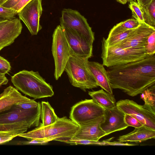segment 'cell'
<instances>
[{
    "mask_svg": "<svg viewBox=\"0 0 155 155\" xmlns=\"http://www.w3.org/2000/svg\"><path fill=\"white\" fill-rule=\"evenodd\" d=\"M107 73L113 88L134 97L155 83V55L139 60L108 68Z\"/></svg>",
    "mask_w": 155,
    "mask_h": 155,
    "instance_id": "6da1fadb",
    "label": "cell"
},
{
    "mask_svg": "<svg viewBox=\"0 0 155 155\" xmlns=\"http://www.w3.org/2000/svg\"><path fill=\"white\" fill-rule=\"evenodd\" d=\"M11 81L17 89L35 99L51 97L54 94L52 86L38 71L23 70L12 76Z\"/></svg>",
    "mask_w": 155,
    "mask_h": 155,
    "instance_id": "7a4b0ae2",
    "label": "cell"
},
{
    "mask_svg": "<svg viewBox=\"0 0 155 155\" xmlns=\"http://www.w3.org/2000/svg\"><path fill=\"white\" fill-rule=\"evenodd\" d=\"M10 111L0 114V131L22 130L38 127L41 115V104L31 109H21L14 106Z\"/></svg>",
    "mask_w": 155,
    "mask_h": 155,
    "instance_id": "3957f363",
    "label": "cell"
},
{
    "mask_svg": "<svg viewBox=\"0 0 155 155\" xmlns=\"http://www.w3.org/2000/svg\"><path fill=\"white\" fill-rule=\"evenodd\" d=\"M80 128V127L66 117L58 118L54 123L42 126L40 125L27 133L18 136L27 139L46 140L48 142L60 139L73 137Z\"/></svg>",
    "mask_w": 155,
    "mask_h": 155,
    "instance_id": "277c9868",
    "label": "cell"
},
{
    "mask_svg": "<svg viewBox=\"0 0 155 155\" xmlns=\"http://www.w3.org/2000/svg\"><path fill=\"white\" fill-rule=\"evenodd\" d=\"M89 58L72 54L64 69L71 84L85 91L98 86L88 66Z\"/></svg>",
    "mask_w": 155,
    "mask_h": 155,
    "instance_id": "5b68a950",
    "label": "cell"
},
{
    "mask_svg": "<svg viewBox=\"0 0 155 155\" xmlns=\"http://www.w3.org/2000/svg\"><path fill=\"white\" fill-rule=\"evenodd\" d=\"M101 43L102 64L107 68L137 61L149 56L145 46L127 48L116 45L108 46L103 38Z\"/></svg>",
    "mask_w": 155,
    "mask_h": 155,
    "instance_id": "8992f818",
    "label": "cell"
},
{
    "mask_svg": "<svg viewBox=\"0 0 155 155\" xmlns=\"http://www.w3.org/2000/svg\"><path fill=\"white\" fill-rule=\"evenodd\" d=\"M51 51L55 66L54 76L57 80L64 71L66 65L72 54L60 25L57 26L53 32Z\"/></svg>",
    "mask_w": 155,
    "mask_h": 155,
    "instance_id": "52a82bcc",
    "label": "cell"
},
{
    "mask_svg": "<svg viewBox=\"0 0 155 155\" xmlns=\"http://www.w3.org/2000/svg\"><path fill=\"white\" fill-rule=\"evenodd\" d=\"M104 109L92 99H85L73 106L70 114V119L79 127L104 115Z\"/></svg>",
    "mask_w": 155,
    "mask_h": 155,
    "instance_id": "ba28073f",
    "label": "cell"
},
{
    "mask_svg": "<svg viewBox=\"0 0 155 155\" xmlns=\"http://www.w3.org/2000/svg\"><path fill=\"white\" fill-rule=\"evenodd\" d=\"M60 24L70 27L83 35L93 44L94 33L87 19L78 11L70 8H64L60 18Z\"/></svg>",
    "mask_w": 155,
    "mask_h": 155,
    "instance_id": "9c48e42d",
    "label": "cell"
},
{
    "mask_svg": "<svg viewBox=\"0 0 155 155\" xmlns=\"http://www.w3.org/2000/svg\"><path fill=\"white\" fill-rule=\"evenodd\" d=\"M116 106L125 114H129L140 121L143 126L155 130V114L143 105L129 99L121 100Z\"/></svg>",
    "mask_w": 155,
    "mask_h": 155,
    "instance_id": "30bf717a",
    "label": "cell"
},
{
    "mask_svg": "<svg viewBox=\"0 0 155 155\" xmlns=\"http://www.w3.org/2000/svg\"><path fill=\"white\" fill-rule=\"evenodd\" d=\"M42 0H31L18 13L32 35H37L42 28L40 22L43 11Z\"/></svg>",
    "mask_w": 155,
    "mask_h": 155,
    "instance_id": "8fae6325",
    "label": "cell"
},
{
    "mask_svg": "<svg viewBox=\"0 0 155 155\" xmlns=\"http://www.w3.org/2000/svg\"><path fill=\"white\" fill-rule=\"evenodd\" d=\"M64 32L72 54L91 58L93 55V44L83 35L75 30L60 25Z\"/></svg>",
    "mask_w": 155,
    "mask_h": 155,
    "instance_id": "7c38bea8",
    "label": "cell"
},
{
    "mask_svg": "<svg viewBox=\"0 0 155 155\" xmlns=\"http://www.w3.org/2000/svg\"><path fill=\"white\" fill-rule=\"evenodd\" d=\"M124 116L125 114L116 106L113 108L104 110V120L100 127L106 135L124 130L128 127L124 121Z\"/></svg>",
    "mask_w": 155,
    "mask_h": 155,
    "instance_id": "4fadbf2b",
    "label": "cell"
},
{
    "mask_svg": "<svg viewBox=\"0 0 155 155\" xmlns=\"http://www.w3.org/2000/svg\"><path fill=\"white\" fill-rule=\"evenodd\" d=\"M22 28L20 20L17 18L2 21L0 24V51L13 43Z\"/></svg>",
    "mask_w": 155,
    "mask_h": 155,
    "instance_id": "5bb4252c",
    "label": "cell"
},
{
    "mask_svg": "<svg viewBox=\"0 0 155 155\" xmlns=\"http://www.w3.org/2000/svg\"><path fill=\"white\" fill-rule=\"evenodd\" d=\"M155 31V28L140 24L126 39L114 45L124 48L145 46L148 37Z\"/></svg>",
    "mask_w": 155,
    "mask_h": 155,
    "instance_id": "9a60e30c",
    "label": "cell"
},
{
    "mask_svg": "<svg viewBox=\"0 0 155 155\" xmlns=\"http://www.w3.org/2000/svg\"><path fill=\"white\" fill-rule=\"evenodd\" d=\"M104 120L103 115L80 127L79 130L72 138L98 141L101 138L106 136L100 127L101 124Z\"/></svg>",
    "mask_w": 155,
    "mask_h": 155,
    "instance_id": "2e32d148",
    "label": "cell"
},
{
    "mask_svg": "<svg viewBox=\"0 0 155 155\" xmlns=\"http://www.w3.org/2000/svg\"><path fill=\"white\" fill-rule=\"evenodd\" d=\"M30 99L22 95L16 88L9 86L0 94V113L10 110L17 104Z\"/></svg>",
    "mask_w": 155,
    "mask_h": 155,
    "instance_id": "e0dca14e",
    "label": "cell"
},
{
    "mask_svg": "<svg viewBox=\"0 0 155 155\" xmlns=\"http://www.w3.org/2000/svg\"><path fill=\"white\" fill-rule=\"evenodd\" d=\"M87 64L98 86L107 92L113 94V88L104 66L97 62L89 61H87Z\"/></svg>",
    "mask_w": 155,
    "mask_h": 155,
    "instance_id": "ac0fdd59",
    "label": "cell"
},
{
    "mask_svg": "<svg viewBox=\"0 0 155 155\" xmlns=\"http://www.w3.org/2000/svg\"><path fill=\"white\" fill-rule=\"evenodd\" d=\"M155 130L143 126L135 128L132 132L119 137V142H140L149 139L155 138Z\"/></svg>",
    "mask_w": 155,
    "mask_h": 155,
    "instance_id": "d6986e66",
    "label": "cell"
},
{
    "mask_svg": "<svg viewBox=\"0 0 155 155\" xmlns=\"http://www.w3.org/2000/svg\"><path fill=\"white\" fill-rule=\"evenodd\" d=\"M88 94L97 104L104 110L111 109L116 106L114 95L105 92L103 89L88 91Z\"/></svg>",
    "mask_w": 155,
    "mask_h": 155,
    "instance_id": "ffe728a7",
    "label": "cell"
},
{
    "mask_svg": "<svg viewBox=\"0 0 155 155\" xmlns=\"http://www.w3.org/2000/svg\"><path fill=\"white\" fill-rule=\"evenodd\" d=\"M135 29L120 30L114 26L110 31L107 38H103L105 43L108 46H113L126 39Z\"/></svg>",
    "mask_w": 155,
    "mask_h": 155,
    "instance_id": "44dd1931",
    "label": "cell"
},
{
    "mask_svg": "<svg viewBox=\"0 0 155 155\" xmlns=\"http://www.w3.org/2000/svg\"><path fill=\"white\" fill-rule=\"evenodd\" d=\"M41 104L40 117L42 121L41 125L46 126L55 123L58 117L49 102L43 101Z\"/></svg>",
    "mask_w": 155,
    "mask_h": 155,
    "instance_id": "7402d4cb",
    "label": "cell"
},
{
    "mask_svg": "<svg viewBox=\"0 0 155 155\" xmlns=\"http://www.w3.org/2000/svg\"><path fill=\"white\" fill-rule=\"evenodd\" d=\"M139 6L145 23L155 28V0H152L147 5Z\"/></svg>",
    "mask_w": 155,
    "mask_h": 155,
    "instance_id": "603a6c76",
    "label": "cell"
},
{
    "mask_svg": "<svg viewBox=\"0 0 155 155\" xmlns=\"http://www.w3.org/2000/svg\"><path fill=\"white\" fill-rule=\"evenodd\" d=\"M155 84L145 90L141 93V98L144 101L143 106L155 114Z\"/></svg>",
    "mask_w": 155,
    "mask_h": 155,
    "instance_id": "cb8c5ba5",
    "label": "cell"
},
{
    "mask_svg": "<svg viewBox=\"0 0 155 155\" xmlns=\"http://www.w3.org/2000/svg\"><path fill=\"white\" fill-rule=\"evenodd\" d=\"M57 140L64 142L66 143L73 144H95L100 145H105V140L102 142L92 141L87 140L72 138H63Z\"/></svg>",
    "mask_w": 155,
    "mask_h": 155,
    "instance_id": "d4e9b609",
    "label": "cell"
},
{
    "mask_svg": "<svg viewBox=\"0 0 155 155\" xmlns=\"http://www.w3.org/2000/svg\"><path fill=\"white\" fill-rule=\"evenodd\" d=\"M129 8L131 11L132 17L137 20L140 24L145 23L140 6L137 1L130 2Z\"/></svg>",
    "mask_w": 155,
    "mask_h": 155,
    "instance_id": "484cf974",
    "label": "cell"
},
{
    "mask_svg": "<svg viewBox=\"0 0 155 155\" xmlns=\"http://www.w3.org/2000/svg\"><path fill=\"white\" fill-rule=\"evenodd\" d=\"M25 132L22 130L14 131H0V144L8 142Z\"/></svg>",
    "mask_w": 155,
    "mask_h": 155,
    "instance_id": "4316f807",
    "label": "cell"
},
{
    "mask_svg": "<svg viewBox=\"0 0 155 155\" xmlns=\"http://www.w3.org/2000/svg\"><path fill=\"white\" fill-rule=\"evenodd\" d=\"M146 53L149 56L155 54V31L152 33L148 37L145 46Z\"/></svg>",
    "mask_w": 155,
    "mask_h": 155,
    "instance_id": "83f0119b",
    "label": "cell"
},
{
    "mask_svg": "<svg viewBox=\"0 0 155 155\" xmlns=\"http://www.w3.org/2000/svg\"><path fill=\"white\" fill-rule=\"evenodd\" d=\"M17 12L12 8L0 5V17L7 20H11L15 18Z\"/></svg>",
    "mask_w": 155,
    "mask_h": 155,
    "instance_id": "f1b7e54d",
    "label": "cell"
},
{
    "mask_svg": "<svg viewBox=\"0 0 155 155\" xmlns=\"http://www.w3.org/2000/svg\"><path fill=\"white\" fill-rule=\"evenodd\" d=\"M117 25L123 29L128 30L137 28L139 26L140 24L136 19L131 18L121 22Z\"/></svg>",
    "mask_w": 155,
    "mask_h": 155,
    "instance_id": "f546056e",
    "label": "cell"
},
{
    "mask_svg": "<svg viewBox=\"0 0 155 155\" xmlns=\"http://www.w3.org/2000/svg\"><path fill=\"white\" fill-rule=\"evenodd\" d=\"M41 105L39 102H37L34 100L18 103L14 106L21 109L28 110L35 108Z\"/></svg>",
    "mask_w": 155,
    "mask_h": 155,
    "instance_id": "4dcf8cb0",
    "label": "cell"
},
{
    "mask_svg": "<svg viewBox=\"0 0 155 155\" xmlns=\"http://www.w3.org/2000/svg\"><path fill=\"white\" fill-rule=\"evenodd\" d=\"M124 120L125 123L128 126L133 127L135 128H136L143 126L137 119L128 114H125Z\"/></svg>",
    "mask_w": 155,
    "mask_h": 155,
    "instance_id": "1f68e13d",
    "label": "cell"
},
{
    "mask_svg": "<svg viewBox=\"0 0 155 155\" xmlns=\"http://www.w3.org/2000/svg\"><path fill=\"white\" fill-rule=\"evenodd\" d=\"M11 68L9 62L0 56V74L5 75L10 71Z\"/></svg>",
    "mask_w": 155,
    "mask_h": 155,
    "instance_id": "d6a6232c",
    "label": "cell"
},
{
    "mask_svg": "<svg viewBox=\"0 0 155 155\" xmlns=\"http://www.w3.org/2000/svg\"><path fill=\"white\" fill-rule=\"evenodd\" d=\"M48 141L44 140L33 139L29 140L28 141H20L18 143L19 145H29V144H34V145H45L47 144Z\"/></svg>",
    "mask_w": 155,
    "mask_h": 155,
    "instance_id": "836d02e7",
    "label": "cell"
},
{
    "mask_svg": "<svg viewBox=\"0 0 155 155\" xmlns=\"http://www.w3.org/2000/svg\"><path fill=\"white\" fill-rule=\"evenodd\" d=\"M31 0H21L16 5L12 8L16 11L18 13Z\"/></svg>",
    "mask_w": 155,
    "mask_h": 155,
    "instance_id": "e575fe53",
    "label": "cell"
},
{
    "mask_svg": "<svg viewBox=\"0 0 155 155\" xmlns=\"http://www.w3.org/2000/svg\"><path fill=\"white\" fill-rule=\"evenodd\" d=\"M20 1L21 0H8L2 6L5 7L12 8Z\"/></svg>",
    "mask_w": 155,
    "mask_h": 155,
    "instance_id": "d590c367",
    "label": "cell"
},
{
    "mask_svg": "<svg viewBox=\"0 0 155 155\" xmlns=\"http://www.w3.org/2000/svg\"><path fill=\"white\" fill-rule=\"evenodd\" d=\"M105 145H117V146H134V144L128 143H123L120 142H110L105 141Z\"/></svg>",
    "mask_w": 155,
    "mask_h": 155,
    "instance_id": "8d00e7d4",
    "label": "cell"
},
{
    "mask_svg": "<svg viewBox=\"0 0 155 155\" xmlns=\"http://www.w3.org/2000/svg\"><path fill=\"white\" fill-rule=\"evenodd\" d=\"M140 5L144 6L148 4L152 0H136Z\"/></svg>",
    "mask_w": 155,
    "mask_h": 155,
    "instance_id": "74e56055",
    "label": "cell"
},
{
    "mask_svg": "<svg viewBox=\"0 0 155 155\" xmlns=\"http://www.w3.org/2000/svg\"><path fill=\"white\" fill-rule=\"evenodd\" d=\"M8 82V80L5 75L0 76V87L6 84Z\"/></svg>",
    "mask_w": 155,
    "mask_h": 155,
    "instance_id": "f35d334b",
    "label": "cell"
},
{
    "mask_svg": "<svg viewBox=\"0 0 155 155\" xmlns=\"http://www.w3.org/2000/svg\"><path fill=\"white\" fill-rule=\"evenodd\" d=\"M118 2L121 3L122 4H125L127 2V0H116Z\"/></svg>",
    "mask_w": 155,
    "mask_h": 155,
    "instance_id": "ab89813d",
    "label": "cell"
},
{
    "mask_svg": "<svg viewBox=\"0 0 155 155\" xmlns=\"http://www.w3.org/2000/svg\"><path fill=\"white\" fill-rule=\"evenodd\" d=\"M8 0H0V5H2Z\"/></svg>",
    "mask_w": 155,
    "mask_h": 155,
    "instance_id": "60d3db41",
    "label": "cell"
},
{
    "mask_svg": "<svg viewBox=\"0 0 155 155\" xmlns=\"http://www.w3.org/2000/svg\"><path fill=\"white\" fill-rule=\"evenodd\" d=\"M6 19H5L2 17H0V22L2 21H4L5 20H6Z\"/></svg>",
    "mask_w": 155,
    "mask_h": 155,
    "instance_id": "b9f144b4",
    "label": "cell"
},
{
    "mask_svg": "<svg viewBox=\"0 0 155 155\" xmlns=\"http://www.w3.org/2000/svg\"><path fill=\"white\" fill-rule=\"evenodd\" d=\"M127 2H130L131 1H136V0H127Z\"/></svg>",
    "mask_w": 155,
    "mask_h": 155,
    "instance_id": "7bdbcfd3",
    "label": "cell"
},
{
    "mask_svg": "<svg viewBox=\"0 0 155 155\" xmlns=\"http://www.w3.org/2000/svg\"><path fill=\"white\" fill-rule=\"evenodd\" d=\"M4 76V75H3L2 74H0V76Z\"/></svg>",
    "mask_w": 155,
    "mask_h": 155,
    "instance_id": "ee69618b",
    "label": "cell"
},
{
    "mask_svg": "<svg viewBox=\"0 0 155 155\" xmlns=\"http://www.w3.org/2000/svg\"><path fill=\"white\" fill-rule=\"evenodd\" d=\"M2 21H1V22H0V23H1V22H2Z\"/></svg>",
    "mask_w": 155,
    "mask_h": 155,
    "instance_id": "f6af8a7d",
    "label": "cell"
}]
</instances>
